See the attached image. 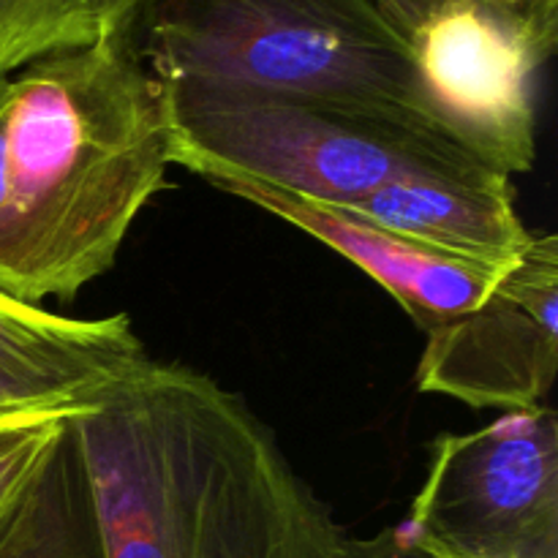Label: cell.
<instances>
[{"label":"cell","instance_id":"obj_1","mask_svg":"<svg viewBox=\"0 0 558 558\" xmlns=\"http://www.w3.org/2000/svg\"><path fill=\"white\" fill-rule=\"evenodd\" d=\"M101 558H341L349 534L254 409L147 360L71 420Z\"/></svg>","mask_w":558,"mask_h":558},{"label":"cell","instance_id":"obj_2","mask_svg":"<svg viewBox=\"0 0 558 558\" xmlns=\"http://www.w3.org/2000/svg\"><path fill=\"white\" fill-rule=\"evenodd\" d=\"M169 167V90L123 27L9 74L0 289L71 303L112 270Z\"/></svg>","mask_w":558,"mask_h":558},{"label":"cell","instance_id":"obj_3","mask_svg":"<svg viewBox=\"0 0 558 558\" xmlns=\"http://www.w3.org/2000/svg\"><path fill=\"white\" fill-rule=\"evenodd\" d=\"M118 27L163 85L283 93L450 134L374 0H125Z\"/></svg>","mask_w":558,"mask_h":558},{"label":"cell","instance_id":"obj_4","mask_svg":"<svg viewBox=\"0 0 558 558\" xmlns=\"http://www.w3.org/2000/svg\"><path fill=\"white\" fill-rule=\"evenodd\" d=\"M172 167L349 207L401 180L496 172L450 134L385 114L243 87L167 85ZM501 174V172H499Z\"/></svg>","mask_w":558,"mask_h":558},{"label":"cell","instance_id":"obj_5","mask_svg":"<svg viewBox=\"0 0 558 558\" xmlns=\"http://www.w3.org/2000/svg\"><path fill=\"white\" fill-rule=\"evenodd\" d=\"M398 534L430 558H558V417L505 414L439 436Z\"/></svg>","mask_w":558,"mask_h":558},{"label":"cell","instance_id":"obj_6","mask_svg":"<svg viewBox=\"0 0 558 558\" xmlns=\"http://www.w3.org/2000/svg\"><path fill=\"white\" fill-rule=\"evenodd\" d=\"M558 371V238L526 248L466 314L425 332L417 387L474 409L545 407Z\"/></svg>","mask_w":558,"mask_h":558},{"label":"cell","instance_id":"obj_7","mask_svg":"<svg viewBox=\"0 0 558 558\" xmlns=\"http://www.w3.org/2000/svg\"><path fill=\"white\" fill-rule=\"evenodd\" d=\"M147 360L125 314L71 319L0 289V430L93 412Z\"/></svg>","mask_w":558,"mask_h":558},{"label":"cell","instance_id":"obj_8","mask_svg":"<svg viewBox=\"0 0 558 558\" xmlns=\"http://www.w3.org/2000/svg\"><path fill=\"white\" fill-rule=\"evenodd\" d=\"M207 183L292 223L341 254L371 281L390 292L423 332L472 311L512 265L447 254L407 234L390 232L352 210L322 205L254 180L213 178Z\"/></svg>","mask_w":558,"mask_h":558},{"label":"cell","instance_id":"obj_9","mask_svg":"<svg viewBox=\"0 0 558 558\" xmlns=\"http://www.w3.org/2000/svg\"><path fill=\"white\" fill-rule=\"evenodd\" d=\"M343 210L447 254L494 265L515 262L532 240L515 207V185L499 172L461 180H401Z\"/></svg>","mask_w":558,"mask_h":558},{"label":"cell","instance_id":"obj_10","mask_svg":"<svg viewBox=\"0 0 558 558\" xmlns=\"http://www.w3.org/2000/svg\"><path fill=\"white\" fill-rule=\"evenodd\" d=\"M90 532V501L69 428L27 488L0 558H63Z\"/></svg>","mask_w":558,"mask_h":558},{"label":"cell","instance_id":"obj_11","mask_svg":"<svg viewBox=\"0 0 558 558\" xmlns=\"http://www.w3.org/2000/svg\"><path fill=\"white\" fill-rule=\"evenodd\" d=\"M125 0H0V76L118 31Z\"/></svg>","mask_w":558,"mask_h":558},{"label":"cell","instance_id":"obj_12","mask_svg":"<svg viewBox=\"0 0 558 558\" xmlns=\"http://www.w3.org/2000/svg\"><path fill=\"white\" fill-rule=\"evenodd\" d=\"M398 36L409 44L434 22L452 14H488L510 25L543 60L558 44V0H374Z\"/></svg>","mask_w":558,"mask_h":558},{"label":"cell","instance_id":"obj_13","mask_svg":"<svg viewBox=\"0 0 558 558\" xmlns=\"http://www.w3.org/2000/svg\"><path fill=\"white\" fill-rule=\"evenodd\" d=\"M71 420H44L0 430V550L14 529L22 499L58 450Z\"/></svg>","mask_w":558,"mask_h":558},{"label":"cell","instance_id":"obj_14","mask_svg":"<svg viewBox=\"0 0 558 558\" xmlns=\"http://www.w3.org/2000/svg\"><path fill=\"white\" fill-rule=\"evenodd\" d=\"M341 558H430L414 545L398 534L396 526L381 529V532L371 534V537H352L349 534L347 545H343Z\"/></svg>","mask_w":558,"mask_h":558},{"label":"cell","instance_id":"obj_15","mask_svg":"<svg viewBox=\"0 0 558 558\" xmlns=\"http://www.w3.org/2000/svg\"><path fill=\"white\" fill-rule=\"evenodd\" d=\"M9 199V74L0 76V221Z\"/></svg>","mask_w":558,"mask_h":558},{"label":"cell","instance_id":"obj_16","mask_svg":"<svg viewBox=\"0 0 558 558\" xmlns=\"http://www.w3.org/2000/svg\"><path fill=\"white\" fill-rule=\"evenodd\" d=\"M63 558H101L98 554V537H96V526H93L90 534H85V537L80 539V543L74 545V548L69 550Z\"/></svg>","mask_w":558,"mask_h":558}]
</instances>
